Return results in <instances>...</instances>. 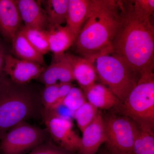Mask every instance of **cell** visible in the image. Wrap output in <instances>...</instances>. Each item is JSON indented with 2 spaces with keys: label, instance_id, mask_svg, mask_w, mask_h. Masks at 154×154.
Instances as JSON below:
<instances>
[{
  "label": "cell",
  "instance_id": "cell-21",
  "mask_svg": "<svg viewBox=\"0 0 154 154\" xmlns=\"http://www.w3.org/2000/svg\"><path fill=\"white\" fill-rule=\"evenodd\" d=\"M19 30L28 41L42 55L50 51L48 34L47 30L22 26Z\"/></svg>",
  "mask_w": 154,
  "mask_h": 154
},
{
  "label": "cell",
  "instance_id": "cell-10",
  "mask_svg": "<svg viewBox=\"0 0 154 154\" xmlns=\"http://www.w3.org/2000/svg\"><path fill=\"white\" fill-rule=\"evenodd\" d=\"M37 80L45 86L75 81L71 66L65 53L60 55H54L51 63Z\"/></svg>",
  "mask_w": 154,
  "mask_h": 154
},
{
  "label": "cell",
  "instance_id": "cell-4",
  "mask_svg": "<svg viewBox=\"0 0 154 154\" xmlns=\"http://www.w3.org/2000/svg\"><path fill=\"white\" fill-rule=\"evenodd\" d=\"M98 78L123 103L140 79L138 72L114 53L97 57L94 62Z\"/></svg>",
  "mask_w": 154,
  "mask_h": 154
},
{
  "label": "cell",
  "instance_id": "cell-17",
  "mask_svg": "<svg viewBox=\"0 0 154 154\" xmlns=\"http://www.w3.org/2000/svg\"><path fill=\"white\" fill-rule=\"evenodd\" d=\"M46 30L50 51L54 55L63 54L75 42L76 38L66 26H49Z\"/></svg>",
  "mask_w": 154,
  "mask_h": 154
},
{
  "label": "cell",
  "instance_id": "cell-19",
  "mask_svg": "<svg viewBox=\"0 0 154 154\" xmlns=\"http://www.w3.org/2000/svg\"><path fill=\"white\" fill-rule=\"evenodd\" d=\"M73 86L72 83H58L45 87L40 92L44 109H49L62 103Z\"/></svg>",
  "mask_w": 154,
  "mask_h": 154
},
{
  "label": "cell",
  "instance_id": "cell-8",
  "mask_svg": "<svg viewBox=\"0 0 154 154\" xmlns=\"http://www.w3.org/2000/svg\"><path fill=\"white\" fill-rule=\"evenodd\" d=\"M43 120L48 132L58 146L70 152H78L82 138L74 131L72 121L56 117Z\"/></svg>",
  "mask_w": 154,
  "mask_h": 154
},
{
  "label": "cell",
  "instance_id": "cell-12",
  "mask_svg": "<svg viewBox=\"0 0 154 154\" xmlns=\"http://www.w3.org/2000/svg\"><path fill=\"white\" fill-rule=\"evenodd\" d=\"M82 134L78 154H96L100 146L105 141V125L100 112L85 129Z\"/></svg>",
  "mask_w": 154,
  "mask_h": 154
},
{
  "label": "cell",
  "instance_id": "cell-1",
  "mask_svg": "<svg viewBox=\"0 0 154 154\" xmlns=\"http://www.w3.org/2000/svg\"><path fill=\"white\" fill-rule=\"evenodd\" d=\"M120 21L112 42L117 54L143 75L153 72L154 28L150 19L135 14L131 1H119Z\"/></svg>",
  "mask_w": 154,
  "mask_h": 154
},
{
  "label": "cell",
  "instance_id": "cell-29",
  "mask_svg": "<svg viewBox=\"0 0 154 154\" xmlns=\"http://www.w3.org/2000/svg\"><path fill=\"white\" fill-rule=\"evenodd\" d=\"M98 154H112L107 149H106V150H105L102 151H100L99 152Z\"/></svg>",
  "mask_w": 154,
  "mask_h": 154
},
{
  "label": "cell",
  "instance_id": "cell-15",
  "mask_svg": "<svg viewBox=\"0 0 154 154\" xmlns=\"http://www.w3.org/2000/svg\"><path fill=\"white\" fill-rule=\"evenodd\" d=\"M88 102L97 109L109 110L116 108L121 102L109 88L96 83L84 91Z\"/></svg>",
  "mask_w": 154,
  "mask_h": 154
},
{
  "label": "cell",
  "instance_id": "cell-5",
  "mask_svg": "<svg viewBox=\"0 0 154 154\" xmlns=\"http://www.w3.org/2000/svg\"><path fill=\"white\" fill-rule=\"evenodd\" d=\"M117 107L119 113L131 119L139 126L153 129V72L142 75L124 102Z\"/></svg>",
  "mask_w": 154,
  "mask_h": 154
},
{
  "label": "cell",
  "instance_id": "cell-26",
  "mask_svg": "<svg viewBox=\"0 0 154 154\" xmlns=\"http://www.w3.org/2000/svg\"><path fill=\"white\" fill-rule=\"evenodd\" d=\"M135 14L144 19H150L154 11V0L131 1Z\"/></svg>",
  "mask_w": 154,
  "mask_h": 154
},
{
  "label": "cell",
  "instance_id": "cell-13",
  "mask_svg": "<svg viewBox=\"0 0 154 154\" xmlns=\"http://www.w3.org/2000/svg\"><path fill=\"white\" fill-rule=\"evenodd\" d=\"M22 22L25 26L46 30L48 20L46 12L37 1L15 0Z\"/></svg>",
  "mask_w": 154,
  "mask_h": 154
},
{
  "label": "cell",
  "instance_id": "cell-3",
  "mask_svg": "<svg viewBox=\"0 0 154 154\" xmlns=\"http://www.w3.org/2000/svg\"><path fill=\"white\" fill-rule=\"evenodd\" d=\"M43 108L40 93L6 77L0 82V140L13 127L42 115Z\"/></svg>",
  "mask_w": 154,
  "mask_h": 154
},
{
  "label": "cell",
  "instance_id": "cell-16",
  "mask_svg": "<svg viewBox=\"0 0 154 154\" xmlns=\"http://www.w3.org/2000/svg\"><path fill=\"white\" fill-rule=\"evenodd\" d=\"M91 0H69L66 26L76 38L88 19Z\"/></svg>",
  "mask_w": 154,
  "mask_h": 154
},
{
  "label": "cell",
  "instance_id": "cell-9",
  "mask_svg": "<svg viewBox=\"0 0 154 154\" xmlns=\"http://www.w3.org/2000/svg\"><path fill=\"white\" fill-rule=\"evenodd\" d=\"M45 68V66L19 59L9 54L5 57V73L14 82L20 85H27L32 80L37 79Z\"/></svg>",
  "mask_w": 154,
  "mask_h": 154
},
{
  "label": "cell",
  "instance_id": "cell-24",
  "mask_svg": "<svg viewBox=\"0 0 154 154\" xmlns=\"http://www.w3.org/2000/svg\"><path fill=\"white\" fill-rule=\"evenodd\" d=\"M87 102L84 92L80 88L73 86L64 99L62 103L70 110L75 111Z\"/></svg>",
  "mask_w": 154,
  "mask_h": 154
},
{
  "label": "cell",
  "instance_id": "cell-22",
  "mask_svg": "<svg viewBox=\"0 0 154 154\" xmlns=\"http://www.w3.org/2000/svg\"><path fill=\"white\" fill-rule=\"evenodd\" d=\"M139 127L134 143L132 154H154L153 129Z\"/></svg>",
  "mask_w": 154,
  "mask_h": 154
},
{
  "label": "cell",
  "instance_id": "cell-14",
  "mask_svg": "<svg viewBox=\"0 0 154 154\" xmlns=\"http://www.w3.org/2000/svg\"><path fill=\"white\" fill-rule=\"evenodd\" d=\"M71 66L75 81H76L83 92L95 84L98 76L94 62L82 57L65 54Z\"/></svg>",
  "mask_w": 154,
  "mask_h": 154
},
{
  "label": "cell",
  "instance_id": "cell-6",
  "mask_svg": "<svg viewBox=\"0 0 154 154\" xmlns=\"http://www.w3.org/2000/svg\"><path fill=\"white\" fill-rule=\"evenodd\" d=\"M103 119L107 149L112 154H132L138 125L120 113H113Z\"/></svg>",
  "mask_w": 154,
  "mask_h": 154
},
{
  "label": "cell",
  "instance_id": "cell-18",
  "mask_svg": "<svg viewBox=\"0 0 154 154\" xmlns=\"http://www.w3.org/2000/svg\"><path fill=\"white\" fill-rule=\"evenodd\" d=\"M12 51L18 59L46 67L43 56L31 45L24 34L18 30L12 39Z\"/></svg>",
  "mask_w": 154,
  "mask_h": 154
},
{
  "label": "cell",
  "instance_id": "cell-7",
  "mask_svg": "<svg viewBox=\"0 0 154 154\" xmlns=\"http://www.w3.org/2000/svg\"><path fill=\"white\" fill-rule=\"evenodd\" d=\"M48 134L47 129L21 122L3 136L0 151L2 154H24L44 143Z\"/></svg>",
  "mask_w": 154,
  "mask_h": 154
},
{
  "label": "cell",
  "instance_id": "cell-23",
  "mask_svg": "<svg viewBox=\"0 0 154 154\" xmlns=\"http://www.w3.org/2000/svg\"><path fill=\"white\" fill-rule=\"evenodd\" d=\"M98 113V109L88 101L75 111L74 119L82 133L95 120Z\"/></svg>",
  "mask_w": 154,
  "mask_h": 154
},
{
  "label": "cell",
  "instance_id": "cell-28",
  "mask_svg": "<svg viewBox=\"0 0 154 154\" xmlns=\"http://www.w3.org/2000/svg\"><path fill=\"white\" fill-rule=\"evenodd\" d=\"M7 53V49L4 41L0 36V82L8 77L4 70L5 57Z\"/></svg>",
  "mask_w": 154,
  "mask_h": 154
},
{
  "label": "cell",
  "instance_id": "cell-25",
  "mask_svg": "<svg viewBox=\"0 0 154 154\" xmlns=\"http://www.w3.org/2000/svg\"><path fill=\"white\" fill-rule=\"evenodd\" d=\"M74 114L75 111L70 110L62 103L49 109L43 108L42 116L43 119L56 117L72 121L74 119Z\"/></svg>",
  "mask_w": 154,
  "mask_h": 154
},
{
  "label": "cell",
  "instance_id": "cell-27",
  "mask_svg": "<svg viewBox=\"0 0 154 154\" xmlns=\"http://www.w3.org/2000/svg\"><path fill=\"white\" fill-rule=\"evenodd\" d=\"M58 146L51 143H44L31 150L29 154H72Z\"/></svg>",
  "mask_w": 154,
  "mask_h": 154
},
{
  "label": "cell",
  "instance_id": "cell-11",
  "mask_svg": "<svg viewBox=\"0 0 154 154\" xmlns=\"http://www.w3.org/2000/svg\"><path fill=\"white\" fill-rule=\"evenodd\" d=\"M22 22L15 0H0V34L12 42Z\"/></svg>",
  "mask_w": 154,
  "mask_h": 154
},
{
  "label": "cell",
  "instance_id": "cell-2",
  "mask_svg": "<svg viewBox=\"0 0 154 154\" xmlns=\"http://www.w3.org/2000/svg\"><path fill=\"white\" fill-rule=\"evenodd\" d=\"M120 21L119 1L91 0L88 19L75 42L77 52L94 63L100 56L113 53Z\"/></svg>",
  "mask_w": 154,
  "mask_h": 154
},
{
  "label": "cell",
  "instance_id": "cell-20",
  "mask_svg": "<svg viewBox=\"0 0 154 154\" xmlns=\"http://www.w3.org/2000/svg\"><path fill=\"white\" fill-rule=\"evenodd\" d=\"M68 1L47 0L41 1L47 14L49 24L48 27L61 25L66 22Z\"/></svg>",
  "mask_w": 154,
  "mask_h": 154
}]
</instances>
